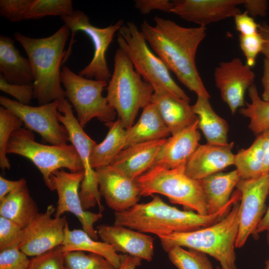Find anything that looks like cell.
<instances>
[{
    "instance_id": "1",
    "label": "cell",
    "mask_w": 269,
    "mask_h": 269,
    "mask_svg": "<svg viewBox=\"0 0 269 269\" xmlns=\"http://www.w3.org/2000/svg\"><path fill=\"white\" fill-rule=\"evenodd\" d=\"M154 26L143 21L140 31L147 43L178 80L197 96L209 99L196 65L197 49L206 35V28L185 27L155 16Z\"/></svg>"
},
{
    "instance_id": "2",
    "label": "cell",
    "mask_w": 269,
    "mask_h": 269,
    "mask_svg": "<svg viewBox=\"0 0 269 269\" xmlns=\"http://www.w3.org/2000/svg\"><path fill=\"white\" fill-rule=\"evenodd\" d=\"M240 199V193L236 190L230 201L218 212L202 215L192 211L179 210L166 204L159 196L153 195L148 202L137 203L126 210L115 212L114 224L157 237L191 231L219 222Z\"/></svg>"
},
{
    "instance_id": "3",
    "label": "cell",
    "mask_w": 269,
    "mask_h": 269,
    "mask_svg": "<svg viewBox=\"0 0 269 269\" xmlns=\"http://www.w3.org/2000/svg\"><path fill=\"white\" fill-rule=\"evenodd\" d=\"M70 30L64 24L50 36L34 38L14 32L15 39L26 52L34 77L33 98L40 105L66 99L61 85L60 67Z\"/></svg>"
},
{
    "instance_id": "4",
    "label": "cell",
    "mask_w": 269,
    "mask_h": 269,
    "mask_svg": "<svg viewBox=\"0 0 269 269\" xmlns=\"http://www.w3.org/2000/svg\"><path fill=\"white\" fill-rule=\"evenodd\" d=\"M240 201L233 205L225 217L212 225L158 237L163 250L167 252L174 246L187 248L212 257L223 269H237L235 249L239 230Z\"/></svg>"
},
{
    "instance_id": "5",
    "label": "cell",
    "mask_w": 269,
    "mask_h": 269,
    "mask_svg": "<svg viewBox=\"0 0 269 269\" xmlns=\"http://www.w3.org/2000/svg\"><path fill=\"white\" fill-rule=\"evenodd\" d=\"M114 71L107 86L108 103L118 113L123 127L134 123L140 109L150 103L154 90L142 80L128 56L119 48L114 56Z\"/></svg>"
},
{
    "instance_id": "6",
    "label": "cell",
    "mask_w": 269,
    "mask_h": 269,
    "mask_svg": "<svg viewBox=\"0 0 269 269\" xmlns=\"http://www.w3.org/2000/svg\"><path fill=\"white\" fill-rule=\"evenodd\" d=\"M185 166L167 169L154 165L134 179L139 190V195L162 194L171 203L181 205L188 211H194L202 215H208L201 185L198 180L186 174Z\"/></svg>"
},
{
    "instance_id": "7",
    "label": "cell",
    "mask_w": 269,
    "mask_h": 269,
    "mask_svg": "<svg viewBox=\"0 0 269 269\" xmlns=\"http://www.w3.org/2000/svg\"><path fill=\"white\" fill-rule=\"evenodd\" d=\"M117 42L136 72L152 87L153 94H172L190 102V98L174 81L164 63L149 48L143 35L134 22H128L121 27Z\"/></svg>"
},
{
    "instance_id": "8",
    "label": "cell",
    "mask_w": 269,
    "mask_h": 269,
    "mask_svg": "<svg viewBox=\"0 0 269 269\" xmlns=\"http://www.w3.org/2000/svg\"><path fill=\"white\" fill-rule=\"evenodd\" d=\"M7 153L20 155L29 159L42 175L46 186L53 191L52 173L62 168L71 172L84 171L80 157L72 144L48 145L35 140L31 131L21 128L11 134L6 147Z\"/></svg>"
},
{
    "instance_id": "9",
    "label": "cell",
    "mask_w": 269,
    "mask_h": 269,
    "mask_svg": "<svg viewBox=\"0 0 269 269\" xmlns=\"http://www.w3.org/2000/svg\"><path fill=\"white\" fill-rule=\"evenodd\" d=\"M61 82L83 128L94 118L105 124L114 121L116 112L102 95L104 89L108 86L107 82L85 78L64 66L61 72Z\"/></svg>"
},
{
    "instance_id": "10",
    "label": "cell",
    "mask_w": 269,
    "mask_h": 269,
    "mask_svg": "<svg viewBox=\"0 0 269 269\" xmlns=\"http://www.w3.org/2000/svg\"><path fill=\"white\" fill-rule=\"evenodd\" d=\"M61 18L71 32L70 44L62 64L66 62L71 54L76 33L81 31L91 40L94 52L91 62L79 71V75L88 79L95 78L97 80L109 82L112 75L108 68L106 54L115 33L124 25V20L120 19L113 25L99 28L93 25L89 17L79 10H74L71 15Z\"/></svg>"
},
{
    "instance_id": "11",
    "label": "cell",
    "mask_w": 269,
    "mask_h": 269,
    "mask_svg": "<svg viewBox=\"0 0 269 269\" xmlns=\"http://www.w3.org/2000/svg\"><path fill=\"white\" fill-rule=\"evenodd\" d=\"M59 102V101L55 100L33 107L0 96L2 107L20 118L29 130L37 133L51 145H63L67 144L69 135L65 127L60 124L58 118Z\"/></svg>"
},
{
    "instance_id": "12",
    "label": "cell",
    "mask_w": 269,
    "mask_h": 269,
    "mask_svg": "<svg viewBox=\"0 0 269 269\" xmlns=\"http://www.w3.org/2000/svg\"><path fill=\"white\" fill-rule=\"evenodd\" d=\"M236 187L241 195L238 209L239 230L236 248L244 246L265 214L269 193V173L249 179H241Z\"/></svg>"
},
{
    "instance_id": "13",
    "label": "cell",
    "mask_w": 269,
    "mask_h": 269,
    "mask_svg": "<svg viewBox=\"0 0 269 269\" xmlns=\"http://www.w3.org/2000/svg\"><path fill=\"white\" fill-rule=\"evenodd\" d=\"M72 108L68 99L59 101L58 118L66 129L69 140L75 147L83 166L85 176L82 182L80 198L82 202L94 200L99 201L101 194L98 188L96 174L91 163L92 150L97 143L84 131L74 116Z\"/></svg>"
},
{
    "instance_id": "14",
    "label": "cell",
    "mask_w": 269,
    "mask_h": 269,
    "mask_svg": "<svg viewBox=\"0 0 269 269\" xmlns=\"http://www.w3.org/2000/svg\"><path fill=\"white\" fill-rule=\"evenodd\" d=\"M84 176V171L68 172L59 169L52 173L51 180L58 197L54 217L62 216L67 212L73 214L80 222L83 230L97 240L99 236L94 225L102 217V214L89 212L83 208L78 189Z\"/></svg>"
},
{
    "instance_id": "15",
    "label": "cell",
    "mask_w": 269,
    "mask_h": 269,
    "mask_svg": "<svg viewBox=\"0 0 269 269\" xmlns=\"http://www.w3.org/2000/svg\"><path fill=\"white\" fill-rule=\"evenodd\" d=\"M56 209L49 205L23 229L19 249L27 256L35 257L62 245L67 222L65 216L52 217Z\"/></svg>"
},
{
    "instance_id": "16",
    "label": "cell",
    "mask_w": 269,
    "mask_h": 269,
    "mask_svg": "<svg viewBox=\"0 0 269 269\" xmlns=\"http://www.w3.org/2000/svg\"><path fill=\"white\" fill-rule=\"evenodd\" d=\"M255 74L238 57L219 63L214 72L216 86L232 115L244 106L246 91L254 84Z\"/></svg>"
},
{
    "instance_id": "17",
    "label": "cell",
    "mask_w": 269,
    "mask_h": 269,
    "mask_svg": "<svg viewBox=\"0 0 269 269\" xmlns=\"http://www.w3.org/2000/svg\"><path fill=\"white\" fill-rule=\"evenodd\" d=\"M95 170L100 193L115 212L126 210L138 203L139 190L135 180L111 165Z\"/></svg>"
},
{
    "instance_id": "18",
    "label": "cell",
    "mask_w": 269,
    "mask_h": 269,
    "mask_svg": "<svg viewBox=\"0 0 269 269\" xmlns=\"http://www.w3.org/2000/svg\"><path fill=\"white\" fill-rule=\"evenodd\" d=\"M244 0H174L171 13L206 27L208 24L234 17L241 12Z\"/></svg>"
},
{
    "instance_id": "19",
    "label": "cell",
    "mask_w": 269,
    "mask_h": 269,
    "mask_svg": "<svg viewBox=\"0 0 269 269\" xmlns=\"http://www.w3.org/2000/svg\"><path fill=\"white\" fill-rule=\"evenodd\" d=\"M102 241L112 245L117 252H122L151 261L154 255V238L125 226L100 225L96 230Z\"/></svg>"
},
{
    "instance_id": "20",
    "label": "cell",
    "mask_w": 269,
    "mask_h": 269,
    "mask_svg": "<svg viewBox=\"0 0 269 269\" xmlns=\"http://www.w3.org/2000/svg\"><path fill=\"white\" fill-rule=\"evenodd\" d=\"M233 145L234 142L224 145L200 144L185 164L186 174L200 180L234 165Z\"/></svg>"
},
{
    "instance_id": "21",
    "label": "cell",
    "mask_w": 269,
    "mask_h": 269,
    "mask_svg": "<svg viewBox=\"0 0 269 269\" xmlns=\"http://www.w3.org/2000/svg\"><path fill=\"white\" fill-rule=\"evenodd\" d=\"M198 129V120L167 138L156 157L154 165L167 169L185 166L200 145L201 134Z\"/></svg>"
},
{
    "instance_id": "22",
    "label": "cell",
    "mask_w": 269,
    "mask_h": 269,
    "mask_svg": "<svg viewBox=\"0 0 269 269\" xmlns=\"http://www.w3.org/2000/svg\"><path fill=\"white\" fill-rule=\"evenodd\" d=\"M166 138L131 145L123 149L110 164L134 180L154 164L156 157Z\"/></svg>"
},
{
    "instance_id": "23",
    "label": "cell",
    "mask_w": 269,
    "mask_h": 269,
    "mask_svg": "<svg viewBox=\"0 0 269 269\" xmlns=\"http://www.w3.org/2000/svg\"><path fill=\"white\" fill-rule=\"evenodd\" d=\"M150 102L156 107L170 134H173L198 120L189 102L172 94H153Z\"/></svg>"
},
{
    "instance_id": "24",
    "label": "cell",
    "mask_w": 269,
    "mask_h": 269,
    "mask_svg": "<svg viewBox=\"0 0 269 269\" xmlns=\"http://www.w3.org/2000/svg\"><path fill=\"white\" fill-rule=\"evenodd\" d=\"M13 39L0 36V72L8 83L19 85L33 84L34 77L28 59L22 56Z\"/></svg>"
},
{
    "instance_id": "25",
    "label": "cell",
    "mask_w": 269,
    "mask_h": 269,
    "mask_svg": "<svg viewBox=\"0 0 269 269\" xmlns=\"http://www.w3.org/2000/svg\"><path fill=\"white\" fill-rule=\"evenodd\" d=\"M170 132L154 104L144 108L136 123L126 131L124 149L134 144L166 138Z\"/></svg>"
},
{
    "instance_id": "26",
    "label": "cell",
    "mask_w": 269,
    "mask_h": 269,
    "mask_svg": "<svg viewBox=\"0 0 269 269\" xmlns=\"http://www.w3.org/2000/svg\"><path fill=\"white\" fill-rule=\"evenodd\" d=\"M238 171L219 172L198 180L207 203L208 214L218 212L230 200L234 188L241 179Z\"/></svg>"
},
{
    "instance_id": "27",
    "label": "cell",
    "mask_w": 269,
    "mask_h": 269,
    "mask_svg": "<svg viewBox=\"0 0 269 269\" xmlns=\"http://www.w3.org/2000/svg\"><path fill=\"white\" fill-rule=\"evenodd\" d=\"M39 213L27 185L9 193L0 201V216L12 221L22 229L28 226Z\"/></svg>"
},
{
    "instance_id": "28",
    "label": "cell",
    "mask_w": 269,
    "mask_h": 269,
    "mask_svg": "<svg viewBox=\"0 0 269 269\" xmlns=\"http://www.w3.org/2000/svg\"><path fill=\"white\" fill-rule=\"evenodd\" d=\"M62 247L65 254L75 251L88 252L103 256L116 269L120 265L121 255L112 245L103 241H97L83 230H70L68 223L65 228Z\"/></svg>"
},
{
    "instance_id": "29",
    "label": "cell",
    "mask_w": 269,
    "mask_h": 269,
    "mask_svg": "<svg viewBox=\"0 0 269 269\" xmlns=\"http://www.w3.org/2000/svg\"><path fill=\"white\" fill-rule=\"evenodd\" d=\"M209 99L197 96L192 108L198 118V128L205 136L207 143L224 145L228 143L229 127L227 122L213 109Z\"/></svg>"
},
{
    "instance_id": "30",
    "label": "cell",
    "mask_w": 269,
    "mask_h": 269,
    "mask_svg": "<svg viewBox=\"0 0 269 269\" xmlns=\"http://www.w3.org/2000/svg\"><path fill=\"white\" fill-rule=\"evenodd\" d=\"M109 131L105 139L92 150L91 163L94 169L110 165L125 147L126 131L120 119L105 123Z\"/></svg>"
},
{
    "instance_id": "31",
    "label": "cell",
    "mask_w": 269,
    "mask_h": 269,
    "mask_svg": "<svg viewBox=\"0 0 269 269\" xmlns=\"http://www.w3.org/2000/svg\"><path fill=\"white\" fill-rule=\"evenodd\" d=\"M264 154L260 135L248 148L241 149L235 154L234 165L241 179L258 177L264 174Z\"/></svg>"
},
{
    "instance_id": "32",
    "label": "cell",
    "mask_w": 269,
    "mask_h": 269,
    "mask_svg": "<svg viewBox=\"0 0 269 269\" xmlns=\"http://www.w3.org/2000/svg\"><path fill=\"white\" fill-rule=\"evenodd\" d=\"M251 103L240 109V113L250 119L249 128L258 136L269 129V102L264 101L259 95L254 84L248 89Z\"/></svg>"
},
{
    "instance_id": "33",
    "label": "cell",
    "mask_w": 269,
    "mask_h": 269,
    "mask_svg": "<svg viewBox=\"0 0 269 269\" xmlns=\"http://www.w3.org/2000/svg\"><path fill=\"white\" fill-rule=\"evenodd\" d=\"M74 10L71 0H31L24 19H37L46 16L71 15Z\"/></svg>"
},
{
    "instance_id": "34",
    "label": "cell",
    "mask_w": 269,
    "mask_h": 269,
    "mask_svg": "<svg viewBox=\"0 0 269 269\" xmlns=\"http://www.w3.org/2000/svg\"><path fill=\"white\" fill-rule=\"evenodd\" d=\"M167 253L169 260L178 269H213L207 255L202 252L174 246Z\"/></svg>"
},
{
    "instance_id": "35",
    "label": "cell",
    "mask_w": 269,
    "mask_h": 269,
    "mask_svg": "<svg viewBox=\"0 0 269 269\" xmlns=\"http://www.w3.org/2000/svg\"><path fill=\"white\" fill-rule=\"evenodd\" d=\"M23 123L17 116L3 107H0V167L3 171L9 169L6 147L11 134L22 128Z\"/></svg>"
},
{
    "instance_id": "36",
    "label": "cell",
    "mask_w": 269,
    "mask_h": 269,
    "mask_svg": "<svg viewBox=\"0 0 269 269\" xmlns=\"http://www.w3.org/2000/svg\"><path fill=\"white\" fill-rule=\"evenodd\" d=\"M65 269H116L103 256L82 251L67 253L65 256Z\"/></svg>"
},
{
    "instance_id": "37",
    "label": "cell",
    "mask_w": 269,
    "mask_h": 269,
    "mask_svg": "<svg viewBox=\"0 0 269 269\" xmlns=\"http://www.w3.org/2000/svg\"><path fill=\"white\" fill-rule=\"evenodd\" d=\"M62 245L29 259L26 269H65Z\"/></svg>"
},
{
    "instance_id": "38",
    "label": "cell",
    "mask_w": 269,
    "mask_h": 269,
    "mask_svg": "<svg viewBox=\"0 0 269 269\" xmlns=\"http://www.w3.org/2000/svg\"><path fill=\"white\" fill-rule=\"evenodd\" d=\"M23 229L12 221L0 216V251L19 248Z\"/></svg>"
},
{
    "instance_id": "39",
    "label": "cell",
    "mask_w": 269,
    "mask_h": 269,
    "mask_svg": "<svg viewBox=\"0 0 269 269\" xmlns=\"http://www.w3.org/2000/svg\"><path fill=\"white\" fill-rule=\"evenodd\" d=\"M239 45L246 59V64L251 68L255 65L257 57L261 53L265 40L261 33L251 35H239Z\"/></svg>"
},
{
    "instance_id": "40",
    "label": "cell",
    "mask_w": 269,
    "mask_h": 269,
    "mask_svg": "<svg viewBox=\"0 0 269 269\" xmlns=\"http://www.w3.org/2000/svg\"><path fill=\"white\" fill-rule=\"evenodd\" d=\"M31 0H0V15L12 22L24 18Z\"/></svg>"
},
{
    "instance_id": "41",
    "label": "cell",
    "mask_w": 269,
    "mask_h": 269,
    "mask_svg": "<svg viewBox=\"0 0 269 269\" xmlns=\"http://www.w3.org/2000/svg\"><path fill=\"white\" fill-rule=\"evenodd\" d=\"M0 89L15 98L20 104L28 105L33 98V85H19L7 82L0 74Z\"/></svg>"
},
{
    "instance_id": "42",
    "label": "cell",
    "mask_w": 269,
    "mask_h": 269,
    "mask_svg": "<svg viewBox=\"0 0 269 269\" xmlns=\"http://www.w3.org/2000/svg\"><path fill=\"white\" fill-rule=\"evenodd\" d=\"M29 261L18 247L0 251V269H26Z\"/></svg>"
},
{
    "instance_id": "43",
    "label": "cell",
    "mask_w": 269,
    "mask_h": 269,
    "mask_svg": "<svg viewBox=\"0 0 269 269\" xmlns=\"http://www.w3.org/2000/svg\"><path fill=\"white\" fill-rule=\"evenodd\" d=\"M172 0H135L134 7L141 14H148L153 10L171 12L173 8Z\"/></svg>"
},
{
    "instance_id": "44",
    "label": "cell",
    "mask_w": 269,
    "mask_h": 269,
    "mask_svg": "<svg viewBox=\"0 0 269 269\" xmlns=\"http://www.w3.org/2000/svg\"><path fill=\"white\" fill-rule=\"evenodd\" d=\"M234 18L236 29L240 34L251 35L259 31L258 24L246 11L236 14Z\"/></svg>"
},
{
    "instance_id": "45",
    "label": "cell",
    "mask_w": 269,
    "mask_h": 269,
    "mask_svg": "<svg viewBox=\"0 0 269 269\" xmlns=\"http://www.w3.org/2000/svg\"><path fill=\"white\" fill-rule=\"evenodd\" d=\"M242 5L245 11L253 18L264 17L267 14L269 2L266 0H244Z\"/></svg>"
},
{
    "instance_id": "46",
    "label": "cell",
    "mask_w": 269,
    "mask_h": 269,
    "mask_svg": "<svg viewBox=\"0 0 269 269\" xmlns=\"http://www.w3.org/2000/svg\"><path fill=\"white\" fill-rule=\"evenodd\" d=\"M26 185L24 178L18 180H10L0 176V201L2 200L9 193Z\"/></svg>"
},
{
    "instance_id": "47",
    "label": "cell",
    "mask_w": 269,
    "mask_h": 269,
    "mask_svg": "<svg viewBox=\"0 0 269 269\" xmlns=\"http://www.w3.org/2000/svg\"><path fill=\"white\" fill-rule=\"evenodd\" d=\"M261 82L264 88L262 99L269 102V59L266 58L263 60V72Z\"/></svg>"
},
{
    "instance_id": "48",
    "label": "cell",
    "mask_w": 269,
    "mask_h": 269,
    "mask_svg": "<svg viewBox=\"0 0 269 269\" xmlns=\"http://www.w3.org/2000/svg\"><path fill=\"white\" fill-rule=\"evenodd\" d=\"M141 260L130 255H121L120 265L118 269H135L141 265Z\"/></svg>"
},
{
    "instance_id": "49",
    "label": "cell",
    "mask_w": 269,
    "mask_h": 269,
    "mask_svg": "<svg viewBox=\"0 0 269 269\" xmlns=\"http://www.w3.org/2000/svg\"><path fill=\"white\" fill-rule=\"evenodd\" d=\"M258 30L265 40V43L261 53L265 58L269 59V24L266 21L258 24Z\"/></svg>"
},
{
    "instance_id": "50",
    "label": "cell",
    "mask_w": 269,
    "mask_h": 269,
    "mask_svg": "<svg viewBox=\"0 0 269 269\" xmlns=\"http://www.w3.org/2000/svg\"><path fill=\"white\" fill-rule=\"evenodd\" d=\"M264 154V174L269 173V129L260 134Z\"/></svg>"
},
{
    "instance_id": "51",
    "label": "cell",
    "mask_w": 269,
    "mask_h": 269,
    "mask_svg": "<svg viewBox=\"0 0 269 269\" xmlns=\"http://www.w3.org/2000/svg\"><path fill=\"white\" fill-rule=\"evenodd\" d=\"M268 230H269V205L265 214L258 225L253 235L254 238L258 237L259 234Z\"/></svg>"
},
{
    "instance_id": "52",
    "label": "cell",
    "mask_w": 269,
    "mask_h": 269,
    "mask_svg": "<svg viewBox=\"0 0 269 269\" xmlns=\"http://www.w3.org/2000/svg\"><path fill=\"white\" fill-rule=\"evenodd\" d=\"M267 233V240L268 244L269 245V230H268ZM264 269H269V258L266 262L265 267Z\"/></svg>"
},
{
    "instance_id": "53",
    "label": "cell",
    "mask_w": 269,
    "mask_h": 269,
    "mask_svg": "<svg viewBox=\"0 0 269 269\" xmlns=\"http://www.w3.org/2000/svg\"><path fill=\"white\" fill-rule=\"evenodd\" d=\"M216 269H223V268H222V267H221V268H220V267H217V268H216Z\"/></svg>"
}]
</instances>
